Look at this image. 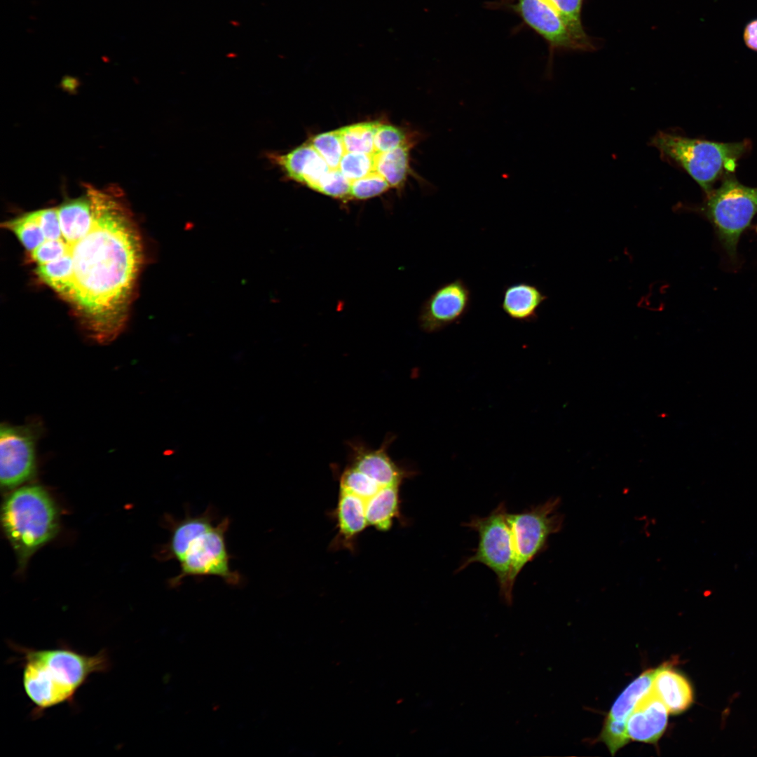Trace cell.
Wrapping results in <instances>:
<instances>
[{"instance_id": "cell-1", "label": "cell", "mask_w": 757, "mask_h": 757, "mask_svg": "<svg viewBox=\"0 0 757 757\" xmlns=\"http://www.w3.org/2000/svg\"><path fill=\"white\" fill-rule=\"evenodd\" d=\"M89 232L70 247L74 285L68 302L90 336L100 343L123 330L142 263L139 232L123 192L86 187Z\"/></svg>"}, {"instance_id": "cell-2", "label": "cell", "mask_w": 757, "mask_h": 757, "mask_svg": "<svg viewBox=\"0 0 757 757\" xmlns=\"http://www.w3.org/2000/svg\"><path fill=\"white\" fill-rule=\"evenodd\" d=\"M10 645L20 654L23 688L34 718L53 707L73 703L92 674L107 672L111 666L104 650L89 655L65 644L50 649Z\"/></svg>"}, {"instance_id": "cell-3", "label": "cell", "mask_w": 757, "mask_h": 757, "mask_svg": "<svg viewBox=\"0 0 757 757\" xmlns=\"http://www.w3.org/2000/svg\"><path fill=\"white\" fill-rule=\"evenodd\" d=\"M1 521L21 570L30 557L55 536L59 526L55 504L39 486H25L10 494L2 506Z\"/></svg>"}, {"instance_id": "cell-4", "label": "cell", "mask_w": 757, "mask_h": 757, "mask_svg": "<svg viewBox=\"0 0 757 757\" xmlns=\"http://www.w3.org/2000/svg\"><path fill=\"white\" fill-rule=\"evenodd\" d=\"M651 145L682 168L706 195L718 179L732 174L738 161L751 149L749 140L717 142L664 131L651 139Z\"/></svg>"}, {"instance_id": "cell-5", "label": "cell", "mask_w": 757, "mask_h": 757, "mask_svg": "<svg viewBox=\"0 0 757 757\" xmlns=\"http://www.w3.org/2000/svg\"><path fill=\"white\" fill-rule=\"evenodd\" d=\"M699 210L711 224L727 256L735 262L739 240L757 214V187L744 186L729 175L706 195Z\"/></svg>"}, {"instance_id": "cell-6", "label": "cell", "mask_w": 757, "mask_h": 757, "mask_svg": "<svg viewBox=\"0 0 757 757\" xmlns=\"http://www.w3.org/2000/svg\"><path fill=\"white\" fill-rule=\"evenodd\" d=\"M508 511L504 501L486 517L473 516L462 525L477 533L479 541L473 553L461 564L460 572L474 563H480L496 575L500 596L507 604L512 601L514 583L512 580V554L509 543Z\"/></svg>"}, {"instance_id": "cell-7", "label": "cell", "mask_w": 757, "mask_h": 757, "mask_svg": "<svg viewBox=\"0 0 757 757\" xmlns=\"http://www.w3.org/2000/svg\"><path fill=\"white\" fill-rule=\"evenodd\" d=\"M559 505L560 499L554 498L521 512L507 513L514 583L524 566L545 550L549 537L561 530Z\"/></svg>"}, {"instance_id": "cell-8", "label": "cell", "mask_w": 757, "mask_h": 757, "mask_svg": "<svg viewBox=\"0 0 757 757\" xmlns=\"http://www.w3.org/2000/svg\"><path fill=\"white\" fill-rule=\"evenodd\" d=\"M230 523L229 518L225 517L191 542L179 561V574L168 580L170 587H179L188 576L214 575L229 585L242 583L241 575L231 570L229 564L231 556L227 550L226 534Z\"/></svg>"}, {"instance_id": "cell-9", "label": "cell", "mask_w": 757, "mask_h": 757, "mask_svg": "<svg viewBox=\"0 0 757 757\" xmlns=\"http://www.w3.org/2000/svg\"><path fill=\"white\" fill-rule=\"evenodd\" d=\"M36 437L32 425H1L0 479L3 488H15L33 477L36 470Z\"/></svg>"}, {"instance_id": "cell-10", "label": "cell", "mask_w": 757, "mask_h": 757, "mask_svg": "<svg viewBox=\"0 0 757 757\" xmlns=\"http://www.w3.org/2000/svg\"><path fill=\"white\" fill-rule=\"evenodd\" d=\"M472 292L458 278L439 285L423 302L418 322L427 333L439 332L459 323L470 309Z\"/></svg>"}, {"instance_id": "cell-11", "label": "cell", "mask_w": 757, "mask_h": 757, "mask_svg": "<svg viewBox=\"0 0 757 757\" xmlns=\"http://www.w3.org/2000/svg\"><path fill=\"white\" fill-rule=\"evenodd\" d=\"M512 6L523 20L551 46L582 50L560 15L546 0H516Z\"/></svg>"}, {"instance_id": "cell-12", "label": "cell", "mask_w": 757, "mask_h": 757, "mask_svg": "<svg viewBox=\"0 0 757 757\" xmlns=\"http://www.w3.org/2000/svg\"><path fill=\"white\" fill-rule=\"evenodd\" d=\"M330 515L336 523V534L330 544L332 550H356L359 536L369 526L365 503L357 496L339 489L336 507Z\"/></svg>"}, {"instance_id": "cell-13", "label": "cell", "mask_w": 757, "mask_h": 757, "mask_svg": "<svg viewBox=\"0 0 757 757\" xmlns=\"http://www.w3.org/2000/svg\"><path fill=\"white\" fill-rule=\"evenodd\" d=\"M669 711L658 696L650 689L636 703L627 719L629 739L655 743L664 733Z\"/></svg>"}, {"instance_id": "cell-14", "label": "cell", "mask_w": 757, "mask_h": 757, "mask_svg": "<svg viewBox=\"0 0 757 757\" xmlns=\"http://www.w3.org/2000/svg\"><path fill=\"white\" fill-rule=\"evenodd\" d=\"M215 514L210 507L200 515L187 514L181 520H176L168 515L166 521L170 530V537L168 543L160 551V559L179 561L191 542L213 526Z\"/></svg>"}, {"instance_id": "cell-15", "label": "cell", "mask_w": 757, "mask_h": 757, "mask_svg": "<svg viewBox=\"0 0 757 757\" xmlns=\"http://www.w3.org/2000/svg\"><path fill=\"white\" fill-rule=\"evenodd\" d=\"M547 299V296L537 285L518 282L503 288L500 307L511 320L532 322L538 318V310Z\"/></svg>"}, {"instance_id": "cell-16", "label": "cell", "mask_w": 757, "mask_h": 757, "mask_svg": "<svg viewBox=\"0 0 757 757\" xmlns=\"http://www.w3.org/2000/svg\"><path fill=\"white\" fill-rule=\"evenodd\" d=\"M651 689L671 714L686 711L693 702V692L689 681L674 670L670 663L658 667Z\"/></svg>"}, {"instance_id": "cell-17", "label": "cell", "mask_w": 757, "mask_h": 757, "mask_svg": "<svg viewBox=\"0 0 757 757\" xmlns=\"http://www.w3.org/2000/svg\"><path fill=\"white\" fill-rule=\"evenodd\" d=\"M400 484L382 488L365 503V514L368 526L386 532L389 531L395 519L405 523L401 513Z\"/></svg>"}, {"instance_id": "cell-18", "label": "cell", "mask_w": 757, "mask_h": 757, "mask_svg": "<svg viewBox=\"0 0 757 757\" xmlns=\"http://www.w3.org/2000/svg\"><path fill=\"white\" fill-rule=\"evenodd\" d=\"M57 209L62 236L71 247L90 231L93 224L90 202L86 193L62 203Z\"/></svg>"}, {"instance_id": "cell-19", "label": "cell", "mask_w": 757, "mask_h": 757, "mask_svg": "<svg viewBox=\"0 0 757 757\" xmlns=\"http://www.w3.org/2000/svg\"><path fill=\"white\" fill-rule=\"evenodd\" d=\"M35 273L67 301L73 289V261L71 250L58 259L39 264Z\"/></svg>"}, {"instance_id": "cell-20", "label": "cell", "mask_w": 757, "mask_h": 757, "mask_svg": "<svg viewBox=\"0 0 757 757\" xmlns=\"http://www.w3.org/2000/svg\"><path fill=\"white\" fill-rule=\"evenodd\" d=\"M657 669H648L629 683L615 701L607 717L627 722L638 701L650 690Z\"/></svg>"}, {"instance_id": "cell-21", "label": "cell", "mask_w": 757, "mask_h": 757, "mask_svg": "<svg viewBox=\"0 0 757 757\" xmlns=\"http://www.w3.org/2000/svg\"><path fill=\"white\" fill-rule=\"evenodd\" d=\"M409 148L405 142L396 149L379 153L376 170L388 182L390 187L401 186L409 171Z\"/></svg>"}, {"instance_id": "cell-22", "label": "cell", "mask_w": 757, "mask_h": 757, "mask_svg": "<svg viewBox=\"0 0 757 757\" xmlns=\"http://www.w3.org/2000/svg\"><path fill=\"white\" fill-rule=\"evenodd\" d=\"M1 226L11 231L28 251H33L46 240L36 210L4 221Z\"/></svg>"}, {"instance_id": "cell-23", "label": "cell", "mask_w": 757, "mask_h": 757, "mask_svg": "<svg viewBox=\"0 0 757 757\" xmlns=\"http://www.w3.org/2000/svg\"><path fill=\"white\" fill-rule=\"evenodd\" d=\"M379 124L378 122L360 123L338 129L345 151L367 154L376 153L374 137Z\"/></svg>"}, {"instance_id": "cell-24", "label": "cell", "mask_w": 757, "mask_h": 757, "mask_svg": "<svg viewBox=\"0 0 757 757\" xmlns=\"http://www.w3.org/2000/svg\"><path fill=\"white\" fill-rule=\"evenodd\" d=\"M557 12L566 25L582 50L593 48L589 38L584 30L581 21L583 0H546Z\"/></svg>"}, {"instance_id": "cell-25", "label": "cell", "mask_w": 757, "mask_h": 757, "mask_svg": "<svg viewBox=\"0 0 757 757\" xmlns=\"http://www.w3.org/2000/svg\"><path fill=\"white\" fill-rule=\"evenodd\" d=\"M379 153L367 154L346 152L341 159L339 170L352 183L376 172V162Z\"/></svg>"}, {"instance_id": "cell-26", "label": "cell", "mask_w": 757, "mask_h": 757, "mask_svg": "<svg viewBox=\"0 0 757 757\" xmlns=\"http://www.w3.org/2000/svg\"><path fill=\"white\" fill-rule=\"evenodd\" d=\"M311 144L325 159L331 170H339L341 158L345 153L342 138L338 130L323 132L315 136Z\"/></svg>"}, {"instance_id": "cell-27", "label": "cell", "mask_w": 757, "mask_h": 757, "mask_svg": "<svg viewBox=\"0 0 757 757\" xmlns=\"http://www.w3.org/2000/svg\"><path fill=\"white\" fill-rule=\"evenodd\" d=\"M390 185L377 172L354 181L350 187V198L367 199L377 196L390 188Z\"/></svg>"}, {"instance_id": "cell-28", "label": "cell", "mask_w": 757, "mask_h": 757, "mask_svg": "<svg viewBox=\"0 0 757 757\" xmlns=\"http://www.w3.org/2000/svg\"><path fill=\"white\" fill-rule=\"evenodd\" d=\"M600 739L606 744L611 753L613 755L619 749L627 744L629 740L627 730V722L606 717L600 735Z\"/></svg>"}, {"instance_id": "cell-29", "label": "cell", "mask_w": 757, "mask_h": 757, "mask_svg": "<svg viewBox=\"0 0 757 757\" xmlns=\"http://www.w3.org/2000/svg\"><path fill=\"white\" fill-rule=\"evenodd\" d=\"M351 183L339 170H331L319 182L317 191L329 196L349 198Z\"/></svg>"}, {"instance_id": "cell-30", "label": "cell", "mask_w": 757, "mask_h": 757, "mask_svg": "<svg viewBox=\"0 0 757 757\" xmlns=\"http://www.w3.org/2000/svg\"><path fill=\"white\" fill-rule=\"evenodd\" d=\"M404 135L397 128L379 124L374 137V150L376 153L392 151L404 143Z\"/></svg>"}, {"instance_id": "cell-31", "label": "cell", "mask_w": 757, "mask_h": 757, "mask_svg": "<svg viewBox=\"0 0 757 757\" xmlns=\"http://www.w3.org/2000/svg\"><path fill=\"white\" fill-rule=\"evenodd\" d=\"M69 250L70 247L62 238L46 240L31 252V257L39 264H44L60 259Z\"/></svg>"}, {"instance_id": "cell-32", "label": "cell", "mask_w": 757, "mask_h": 757, "mask_svg": "<svg viewBox=\"0 0 757 757\" xmlns=\"http://www.w3.org/2000/svg\"><path fill=\"white\" fill-rule=\"evenodd\" d=\"M38 221L46 240L62 238V231L57 208L36 210Z\"/></svg>"}, {"instance_id": "cell-33", "label": "cell", "mask_w": 757, "mask_h": 757, "mask_svg": "<svg viewBox=\"0 0 757 757\" xmlns=\"http://www.w3.org/2000/svg\"><path fill=\"white\" fill-rule=\"evenodd\" d=\"M743 39L749 49L757 52V19L746 24L743 32Z\"/></svg>"}, {"instance_id": "cell-34", "label": "cell", "mask_w": 757, "mask_h": 757, "mask_svg": "<svg viewBox=\"0 0 757 757\" xmlns=\"http://www.w3.org/2000/svg\"><path fill=\"white\" fill-rule=\"evenodd\" d=\"M755 231H756V234H757V224H756V227H755Z\"/></svg>"}]
</instances>
